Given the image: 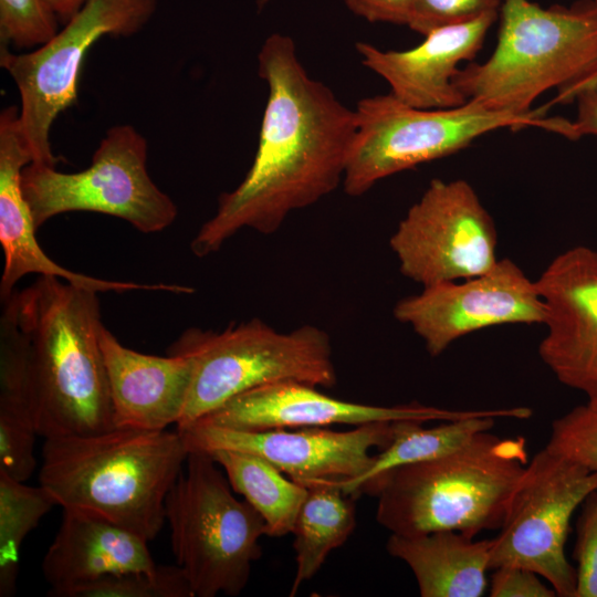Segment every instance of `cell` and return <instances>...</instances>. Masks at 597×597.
<instances>
[{
    "instance_id": "cell-14",
    "label": "cell",
    "mask_w": 597,
    "mask_h": 597,
    "mask_svg": "<svg viewBox=\"0 0 597 597\" xmlns=\"http://www.w3.org/2000/svg\"><path fill=\"white\" fill-rule=\"evenodd\" d=\"M190 451L234 450L259 455L292 480L304 484L316 480L357 478L374 461L370 451L391 440L392 422H373L347 431L324 427L240 430L196 421L177 429Z\"/></svg>"
},
{
    "instance_id": "cell-18",
    "label": "cell",
    "mask_w": 597,
    "mask_h": 597,
    "mask_svg": "<svg viewBox=\"0 0 597 597\" xmlns=\"http://www.w3.org/2000/svg\"><path fill=\"white\" fill-rule=\"evenodd\" d=\"M499 12L436 29L408 50H381L367 42L355 48L360 62L383 77L400 102L417 108H452L467 102L454 84L463 62L483 46Z\"/></svg>"
},
{
    "instance_id": "cell-33",
    "label": "cell",
    "mask_w": 597,
    "mask_h": 597,
    "mask_svg": "<svg viewBox=\"0 0 597 597\" xmlns=\"http://www.w3.org/2000/svg\"><path fill=\"white\" fill-rule=\"evenodd\" d=\"M356 15L369 22L408 25L415 0H343Z\"/></svg>"
},
{
    "instance_id": "cell-13",
    "label": "cell",
    "mask_w": 597,
    "mask_h": 597,
    "mask_svg": "<svg viewBox=\"0 0 597 597\" xmlns=\"http://www.w3.org/2000/svg\"><path fill=\"white\" fill-rule=\"evenodd\" d=\"M394 316L438 356L458 338L483 328L544 324L546 306L536 282L503 259L483 274L423 286L419 294L398 301Z\"/></svg>"
},
{
    "instance_id": "cell-8",
    "label": "cell",
    "mask_w": 597,
    "mask_h": 597,
    "mask_svg": "<svg viewBox=\"0 0 597 597\" xmlns=\"http://www.w3.org/2000/svg\"><path fill=\"white\" fill-rule=\"evenodd\" d=\"M220 468L208 453L190 451L165 502L171 551L193 597L240 595L266 535L262 516L233 495Z\"/></svg>"
},
{
    "instance_id": "cell-38",
    "label": "cell",
    "mask_w": 597,
    "mask_h": 597,
    "mask_svg": "<svg viewBox=\"0 0 597 597\" xmlns=\"http://www.w3.org/2000/svg\"><path fill=\"white\" fill-rule=\"evenodd\" d=\"M269 0H256V6L261 9L263 8Z\"/></svg>"
},
{
    "instance_id": "cell-24",
    "label": "cell",
    "mask_w": 597,
    "mask_h": 597,
    "mask_svg": "<svg viewBox=\"0 0 597 597\" xmlns=\"http://www.w3.org/2000/svg\"><path fill=\"white\" fill-rule=\"evenodd\" d=\"M307 494L292 533L296 572L290 595L320 570L329 553L342 546L356 526L355 500L331 480L302 484Z\"/></svg>"
},
{
    "instance_id": "cell-29",
    "label": "cell",
    "mask_w": 597,
    "mask_h": 597,
    "mask_svg": "<svg viewBox=\"0 0 597 597\" xmlns=\"http://www.w3.org/2000/svg\"><path fill=\"white\" fill-rule=\"evenodd\" d=\"M545 448L597 472V407L580 405L555 419Z\"/></svg>"
},
{
    "instance_id": "cell-6",
    "label": "cell",
    "mask_w": 597,
    "mask_h": 597,
    "mask_svg": "<svg viewBox=\"0 0 597 597\" xmlns=\"http://www.w3.org/2000/svg\"><path fill=\"white\" fill-rule=\"evenodd\" d=\"M168 354L193 360L192 381L177 429L265 384L294 380L332 388L337 383L331 338L310 324L285 333L259 318L229 325L222 332L191 327L170 345Z\"/></svg>"
},
{
    "instance_id": "cell-11",
    "label": "cell",
    "mask_w": 597,
    "mask_h": 597,
    "mask_svg": "<svg viewBox=\"0 0 597 597\" xmlns=\"http://www.w3.org/2000/svg\"><path fill=\"white\" fill-rule=\"evenodd\" d=\"M597 489V472L546 448L526 464L499 534L492 538L490 568L519 566L533 570L559 597H575L576 569L565 544L570 520Z\"/></svg>"
},
{
    "instance_id": "cell-21",
    "label": "cell",
    "mask_w": 597,
    "mask_h": 597,
    "mask_svg": "<svg viewBox=\"0 0 597 597\" xmlns=\"http://www.w3.org/2000/svg\"><path fill=\"white\" fill-rule=\"evenodd\" d=\"M492 538L476 541L459 531L420 535L391 533L387 552L405 562L421 597H480L488 587Z\"/></svg>"
},
{
    "instance_id": "cell-27",
    "label": "cell",
    "mask_w": 597,
    "mask_h": 597,
    "mask_svg": "<svg viewBox=\"0 0 597 597\" xmlns=\"http://www.w3.org/2000/svg\"><path fill=\"white\" fill-rule=\"evenodd\" d=\"M62 597H193L178 565H157L153 572L109 575L72 588Z\"/></svg>"
},
{
    "instance_id": "cell-12",
    "label": "cell",
    "mask_w": 597,
    "mask_h": 597,
    "mask_svg": "<svg viewBox=\"0 0 597 597\" xmlns=\"http://www.w3.org/2000/svg\"><path fill=\"white\" fill-rule=\"evenodd\" d=\"M496 244L492 217L462 179L431 180L389 240L402 275L422 286L490 271Z\"/></svg>"
},
{
    "instance_id": "cell-26",
    "label": "cell",
    "mask_w": 597,
    "mask_h": 597,
    "mask_svg": "<svg viewBox=\"0 0 597 597\" xmlns=\"http://www.w3.org/2000/svg\"><path fill=\"white\" fill-rule=\"evenodd\" d=\"M55 505L41 484L30 486L0 471V597L15 594L21 545Z\"/></svg>"
},
{
    "instance_id": "cell-9",
    "label": "cell",
    "mask_w": 597,
    "mask_h": 597,
    "mask_svg": "<svg viewBox=\"0 0 597 597\" xmlns=\"http://www.w3.org/2000/svg\"><path fill=\"white\" fill-rule=\"evenodd\" d=\"M146 138L132 125L107 129L87 168L63 172L31 163L21 187L36 229L53 217L73 211L98 212L130 223L143 233L168 228L178 209L151 180Z\"/></svg>"
},
{
    "instance_id": "cell-36",
    "label": "cell",
    "mask_w": 597,
    "mask_h": 597,
    "mask_svg": "<svg viewBox=\"0 0 597 597\" xmlns=\"http://www.w3.org/2000/svg\"><path fill=\"white\" fill-rule=\"evenodd\" d=\"M60 24L66 23L87 0H45Z\"/></svg>"
},
{
    "instance_id": "cell-25",
    "label": "cell",
    "mask_w": 597,
    "mask_h": 597,
    "mask_svg": "<svg viewBox=\"0 0 597 597\" xmlns=\"http://www.w3.org/2000/svg\"><path fill=\"white\" fill-rule=\"evenodd\" d=\"M208 454L221 467L232 490L262 516L268 536L292 533L306 486L286 479L269 461L249 452L216 450Z\"/></svg>"
},
{
    "instance_id": "cell-32",
    "label": "cell",
    "mask_w": 597,
    "mask_h": 597,
    "mask_svg": "<svg viewBox=\"0 0 597 597\" xmlns=\"http://www.w3.org/2000/svg\"><path fill=\"white\" fill-rule=\"evenodd\" d=\"M540 575L524 567L501 566L494 568L490 583L492 597H555L552 586H546Z\"/></svg>"
},
{
    "instance_id": "cell-30",
    "label": "cell",
    "mask_w": 597,
    "mask_h": 597,
    "mask_svg": "<svg viewBox=\"0 0 597 597\" xmlns=\"http://www.w3.org/2000/svg\"><path fill=\"white\" fill-rule=\"evenodd\" d=\"M503 0H415L408 27L422 35L450 24L499 12Z\"/></svg>"
},
{
    "instance_id": "cell-2",
    "label": "cell",
    "mask_w": 597,
    "mask_h": 597,
    "mask_svg": "<svg viewBox=\"0 0 597 597\" xmlns=\"http://www.w3.org/2000/svg\"><path fill=\"white\" fill-rule=\"evenodd\" d=\"M10 297L27 345L38 436H87L115 428L98 342L97 292L40 275Z\"/></svg>"
},
{
    "instance_id": "cell-34",
    "label": "cell",
    "mask_w": 597,
    "mask_h": 597,
    "mask_svg": "<svg viewBox=\"0 0 597 597\" xmlns=\"http://www.w3.org/2000/svg\"><path fill=\"white\" fill-rule=\"evenodd\" d=\"M577 116L573 121V139L597 136V83L582 90L574 98Z\"/></svg>"
},
{
    "instance_id": "cell-5",
    "label": "cell",
    "mask_w": 597,
    "mask_h": 597,
    "mask_svg": "<svg viewBox=\"0 0 597 597\" xmlns=\"http://www.w3.org/2000/svg\"><path fill=\"white\" fill-rule=\"evenodd\" d=\"M499 12L492 54L460 69L454 78L467 101L527 113L543 93L573 84L597 65V12L585 0L548 9L503 0Z\"/></svg>"
},
{
    "instance_id": "cell-4",
    "label": "cell",
    "mask_w": 597,
    "mask_h": 597,
    "mask_svg": "<svg viewBox=\"0 0 597 597\" xmlns=\"http://www.w3.org/2000/svg\"><path fill=\"white\" fill-rule=\"evenodd\" d=\"M523 437L483 431L440 458L396 468L368 482L377 522L394 534L500 530L528 462Z\"/></svg>"
},
{
    "instance_id": "cell-16",
    "label": "cell",
    "mask_w": 597,
    "mask_h": 597,
    "mask_svg": "<svg viewBox=\"0 0 597 597\" xmlns=\"http://www.w3.org/2000/svg\"><path fill=\"white\" fill-rule=\"evenodd\" d=\"M481 410H452L418 402L397 406L357 404L331 397L308 384L285 380L239 394L197 421L240 430L331 425L356 427L400 420H457L474 416Z\"/></svg>"
},
{
    "instance_id": "cell-37",
    "label": "cell",
    "mask_w": 597,
    "mask_h": 597,
    "mask_svg": "<svg viewBox=\"0 0 597 597\" xmlns=\"http://www.w3.org/2000/svg\"><path fill=\"white\" fill-rule=\"evenodd\" d=\"M585 2L591 10L597 12V0H585Z\"/></svg>"
},
{
    "instance_id": "cell-3",
    "label": "cell",
    "mask_w": 597,
    "mask_h": 597,
    "mask_svg": "<svg viewBox=\"0 0 597 597\" xmlns=\"http://www.w3.org/2000/svg\"><path fill=\"white\" fill-rule=\"evenodd\" d=\"M189 450L176 431L113 428L44 439L39 484L62 509L100 515L150 542Z\"/></svg>"
},
{
    "instance_id": "cell-23",
    "label": "cell",
    "mask_w": 597,
    "mask_h": 597,
    "mask_svg": "<svg viewBox=\"0 0 597 597\" xmlns=\"http://www.w3.org/2000/svg\"><path fill=\"white\" fill-rule=\"evenodd\" d=\"M531 416L530 408L513 407L482 409L474 416L441 421L430 428L417 420L395 421L390 442L374 454L368 470L357 478L331 481L358 498L368 482L396 468L440 458L462 448L479 433L491 430L496 418L527 419Z\"/></svg>"
},
{
    "instance_id": "cell-17",
    "label": "cell",
    "mask_w": 597,
    "mask_h": 597,
    "mask_svg": "<svg viewBox=\"0 0 597 597\" xmlns=\"http://www.w3.org/2000/svg\"><path fill=\"white\" fill-rule=\"evenodd\" d=\"M32 163L15 105L0 113V243L4 264L0 280L1 301L8 298L15 284L28 274L60 277L71 284L95 292L124 293L161 291L185 294L186 285L133 281H109L73 272L53 261L35 238L36 228L21 187V174Z\"/></svg>"
},
{
    "instance_id": "cell-1",
    "label": "cell",
    "mask_w": 597,
    "mask_h": 597,
    "mask_svg": "<svg viewBox=\"0 0 597 597\" xmlns=\"http://www.w3.org/2000/svg\"><path fill=\"white\" fill-rule=\"evenodd\" d=\"M268 98L254 159L243 180L218 200L190 243L199 258L242 229L270 234L295 210L343 184L357 121L324 83L311 77L292 38L272 33L259 54Z\"/></svg>"
},
{
    "instance_id": "cell-31",
    "label": "cell",
    "mask_w": 597,
    "mask_h": 597,
    "mask_svg": "<svg viewBox=\"0 0 597 597\" xmlns=\"http://www.w3.org/2000/svg\"><path fill=\"white\" fill-rule=\"evenodd\" d=\"M580 506L573 551L577 562L575 597H597V489Z\"/></svg>"
},
{
    "instance_id": "cell-22",
    "label": "cell",
    "mask_w": 597,
    "mask_h": 597,
    "mask_svg": "<svg viewBox=\"0 0 597 597\" xmlns=\"http://www.w3.org/2000/svg\"><path fill=\"white\" fill-rule=\"evenodd\" d=\"M0 317V471L25 482L36 468L38 436L25 341L18 327L11 297Z\"/></svg>"
},
{
    "instance_id": "cell-7",
    "label": "cell",
    "mask_w": 597,
    "mask_h": 597,
    "mask_svg": "<svg viewBox=\"0 0 597 597\" xmlns=\"http://www.w3.org/2000/svg\"><path fill=\"white\" fill-rule=\"evenodd\" d=\"M548 108L512 113L467 101L452 108L423 109L390 93L362 98L355 107L357 130L344 190L362 196L386 177L453 155L498 129L537 127L562 135L566 118L546 117Z\"/></svg>"
},
{
    "instance_id": "cell-20",
    "label": "cell",
    "mask_w": 597,
    "mask_h": 597,
    "mask_svg": "<svg viewBox=\"0 0 597 597\" xmlns=\"http://www.w3.org/2000/svg\"><path fill=\"white\" fill-rule=\"evenodd\" d=\"M156 567L145 538L76 509H63L60 527L42 561L48 594L53 597L105 576Z\"/></svg>"
},
{
    "instance_id": "cell-28",
    "label": "cell",
    "mask_w": 597,
    "mask_h": 597,
    "mask_svg": "<svg viewBox=\"0 0 597 597\" xmlns=\"http://www.w3.org/2000/svg\"><path fill=\"white\" fill-rule=\"evenodd\" d=\"M60 22L45 0H0V43L33 50L51 40Z\"/></svg>"
},
{
    "instance_id": "cell-19",
    "label": "cell",
    "mask_w": 597,
    "mask_h": 597,
    "mask_svg": "<svg viewBox=\"0 0 597 597\" xmlns=\"http://www.w3.org/2000/svg\"><path fill=\"white\" fill-rule=\"evenodd\" d=\"M98 342L106 368L115 428L158 431L177 426L193 376L186 355H148L124 346L103 323Z\"/></svg>"
},
{
    "instance_id": "cell-15",
    "label": "cell",
    "mask_w": 597,
    "mask_h": 597,
    "mask_svg": "<svg viewBox=\"0 0 597 597\" xmlns=\"http://www.w3.org/2000/svg\"><path fill=\"white\" fill-rule=\"evenodd\" d=\"M547 333L538 355L559 383L597 407V252L577 245L558 254L537 279Z\"/></svg>"
},
{
    "instance_id": "cell-10",
    "label": "cell",
    "mask_w": 597,
    "mask_h": 597,
    "mask_svg": "<svg viewBox=\"0 0 597 597\" xmlns=\"http://www.w3.org/2000/svg\"><path fill=\"white\" fill-rule=\"evenodd\" d=\"M158 0H87L46 43L23 53L0 46V65L14 81L19 121L32 163L55 167L50 133L74 105L84 60L103 36H132L155 15Z\"/></svg>"
},
{
    "instance_id": "cell-35",
    "label": "cell",
    "mask_w": 597,
    "mask_h": 597,
    "mask_svg": "<svg viewBox=\"0 0 597 597\" xmlns=\"http://www.w3.org/2000/svg\"><path fill=\"white\" fill-rule=\"evenodd\" d=\"M597 83V65L591 69L583 77L557 91L555 98L548 103L549 106L554 104H565L573 102L575 96L584 88Z\"/></svg>"
}]
</instances>
